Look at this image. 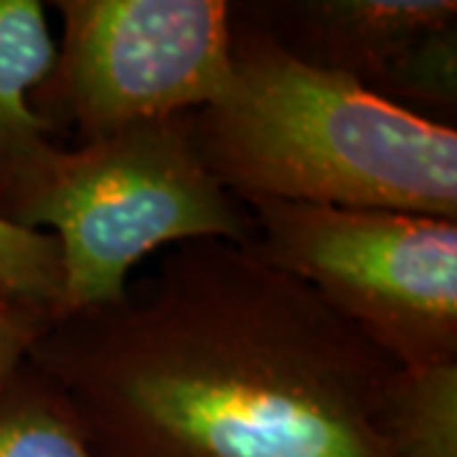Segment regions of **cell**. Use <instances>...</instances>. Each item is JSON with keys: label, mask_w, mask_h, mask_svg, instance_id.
I'll list each match as a JSON object with an SVG mask.
<instances>
[{"label": "cell", "mask_w": 457, "mask_h": 457, "mask_svg": "<svg viewBox=\"0 0 457 457\" xmlns=\"http://www.w3.org/2000/svg\"><path fill=\"white\" fill-rule=\"evenodd\" d=\"M62 41L31 92L51 135L89 143L132 125L196 112L231 74L227 0H54Z\"/></svg>", "instance_id": "5"}, {"label": "cell", "mask_w": 457, "mask_h": 457, "mask_svg": "<svg viewBox=\"0 0 457 457\" xmlns=\"http://www.w3.org/2000/svg\"><path fill=\"white\" fill-rule=\"evenodd\" d=\"M242 204L262 260L308 285L396 366L457 361V219Z\"/></svg>", "instance_id": "4"}, {"label": "cell", "mask_w": 457, "mask_h": 457, "mask_svg": "<svg viewBox=\"0 0 457 457\" xmlns=\"http://www.w3.org/2000/svg\"><path fill=\"white\" fill-rule=\"evenodd\" d=\"M54 312L16 297L0 295V392L26 366L31 348L49 328Z\"/></svg>", "instance_id": "12"}, {"label": "cell", "mask_w": 457, "mask_h": 457, "mask_svg": "<svg viewBox=\"0 0 457 457\" xmlns=\"http://www.w3.org/2000/svg\"><path fill=\"white\" fill-rule=\"evenodd\" d=\"M0 457H97L69 399L29 361L0 392Z\"/></svg>", "instance_id": "9"}, {"label": "cell", "mask_w": 457, "mask_h": 457, "mask_svg": "<svg viewBox=\"0 0 457 457\" xmlns=\"http://www.w3.org/2000/svg\"><path fill=\"white\" fill-rule=\"evenodd\" d=\"M97 457H389L396 363L252 245L186 242L29 356Z\"/></svg>", "instance_id": "1"}, {"label": "cell", "mask_w": 457, "mask_h": 457, "mask_svg": "<svg viewBox=\"0 0 457 457\" xmlns=\"http://www.w3.org/2000/svg\"><path fill=\"white\" fill-rule=\"evenodd\" d=\"M425 120L457 114V23L422 33L369 89Z\"/></svg>", "instance_id": "10"}, {"label": "cell", "mask_w": 457, "mask_h": 457, "mask_svg": "<svg viewBox=\"0 0 457 457\" xmlns=\"http://www.w3.org/2000/svg\"><path fill=\"white\" fill-rule=\"evenodd\" d=\"M62 293V249L44 231L0 219V295L56 308Z\"/></svg>", "instance_id": "11"}, {"label": "cell", "mask_w": 457, "mask_h": 457, "mask_svg": "<svg viewBox=\"0 0 457 457\" xmlns=\"http://www.w3.org/2000/svg\"><path fill=\"white\" fill-rule=\"evenodd\" d=\"M206 170L239 201L457 219V128L303 64L231 13V74L194 112Z\"/></svg>", "instance_id": "2"}, {"label": "cell", "mask_w": 457, "mask_h": 457, "mask_svg": "<svg viewBox=\"0 0 457 457\" xmlns=\"http://www.w3.org/2000/svg\"><path fill=\"white\" fill-rule=\"evenodd\" d=\"M0 219L51 234L62 249L54 318L120 300L132 267L161 246L257 239L249 209L201 163L194 112L71 150L54 145L0 206Z\"/></svg>", "instance_id": "3"}, {"label": "cell", "mask_w": 457, "mask_h": 457, "mask_svg": "<svg viewBox=\"0 0 457 457\" xmlns=\"http://www.w3.org/2000/svg\"><path fill=\"white\" fill-rule=\"evenodd\" d=\"M231 13L303 64L371 89L404 51L437 26L457 23L455 0H267Z\"/></svg>", "instance_id": "6"}, {"label": "cell", "mask_w": 457, "mask_h": 457, "mask_svg": "<svg viewBox=\"0 0 457 457\" xmlns=\"http://www.w3.org/2000/svg\"><path fill=\"white\" fill-rule=\"evenodd\" d=\"M378 429L389 457H457V361L396 366Z\"/></svg>", "instance_id": "8"}, {"label": "cell", "mask_w": 457, "mask_h": 457, "mask_svg": "<svg viewBox=\"0 0 457 457\" xmlns=\"http://www.w3.org/2000/svg\"><path fill=\"white\" fill-rule=\"evenodd\" d=\"M54 56L44 3L0 0V206L56 145L29 102L49 77Z\"/></svg>", "instance_id": "7"}]
</instances>
